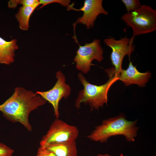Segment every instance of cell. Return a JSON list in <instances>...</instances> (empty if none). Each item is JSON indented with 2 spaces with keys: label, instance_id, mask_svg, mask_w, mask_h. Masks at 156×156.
<instances>
[{
  "label": "cell",
  "instance_id": "6da1fadb",
  "mask_svg": "<svg viewBox=\"0 0 156 156\" xmlns=\"http://www.w3.org/2000/svg\"><path fill=\"white\" fill-rule=\"evenodd\" d=\"M46 101L32 91L17 87L12 95L0 105V112L4 117L13 122H19L29 131L32 130L29 120L30 113L44 105Z\"/></svg>",
  "mask_w": 156,
  "mask_h": 156
},
{
  "label": "cell",
  "instance_id": "7a4b0ae2",
  "mask_svg": "<svg viewBox=\"0 0 156 156\" xmlns=\"http://www.w3.org/2000/svg\"><path fill=\"white\" fill-rule=\"evenodd\" d=\"M137 122L136 120H128L121 115L108 118L96 127L87 137L92 141L104 143L111 137L120 135L125 136L127 141L133 142L138 130Z\"/></svg>",
  "mask_w": 156,
  "mask_h": 156
},
{
  "label": "cell",
  "instance_id": "3957f363",
  "mask_svg": "<svg viewBox=\"0 0 156 156\" xmlns=\"http://www.w3.org/2000/svg\"><path fill=\"white\" fill-rule=\"evenodd\" d=\"M109 79L103 84L99 86L91 84L88 82L81 73L78 74L79 79L83 86V89L80 91L76 100L75 105L78 109L81 104H88L91 110H98L107 102V93L111 86L119 80L114 68L105 70Z\"/></svg>",
  "mask_w": 156,
  "mask_h": 156
},
{
  "label": "cell",
  "instance_id": "277c9868",
  "mask_svg": "<svg viewBox=\"0 0 156 156\" xmlns=\"http://www.w3.org/2000/svg\"><path fill=\"white\" fill-rule=\"evenodd\" d=\"M121 19L132 28L134 38L156 30V11L148 5H141L137 10L125 13Z\"/></svg>",
  "mask_w": 156,
  "mask_h": 156
},
{
  "label": "cell",
  "instance_id": "5b68a950",
  "mask_svg": "<svg viewBox=\"0 0 156 156\" xmlns=\"http://www.w3.org/2000/svg\"><path fill=\"white\" fill-rule=\"evenodd\" d=\"M79 134V130L76 127L56 118L42 137L40 147L46 148L52 143L75 141Z\"/></svg>",
  "mask_w": 156,
  "mask_h": 156
},
{
  "label": "cell",
  "instance_id": "8992f818",
  "mask_svg": "<svg viewBox=\"0 0 156 156\" xmlns=\"http://www.w3.org/2000/svg\"><path fill=\"white\" fill-rule=\"evenodd\" d=\"M103 50L100 44V40L94 39L92 42L79 46L74 61L76 67L83 73L86 74L90 71L92 61L96 60L98 62L103 59Z\"/></svg>",
  "mask_w": 156,
  "mask_h": 156
},
{
  "label": "cell",
  "instance_id": "52a82bcc",
  "mask_svg": "<svg viewBox=\"0 0 156 156\" xmlns=\"http://www.w3.org/2000/svg\"><path fill=\"white\" fill-rule=\"evenodd\" d=\"M134 38L126 37L116 40L110 37L103 40L105 44L112 49L110 59L117 76L122 69V65L124 57L126 55L130 56L135 50L133 44Z\"/></svg>",
  "mask_w": 156,
  "mask_h": 156
},
{
  "label": "cell",
  "instance_id": "ba28073f",
  "mask_svg": "<svg viewBox=\"0 0 156 156\" xmlns=\"http://www.w3.org/2000/svg\"><path fill=\"white\" fill-rule=\"evenodd\" d=\"M57 81L53 87L46 91H36V93L48 101L52 105L54 116L58 118L60 116L59 112V103L62 98L67 99L70 94L71 89L66 83V78L60 70L56 73Z\"/></svg>",
  "mask_w": 156,
  "mask_h": 156
},
{
  "label": "cell",
  "instance_id": "9c48e42d",
  "mask_svg": "<svg viewBox=\"0 0 156 156\" xmlns=\"http://www.w3.org/2000/svg\"><path fill=\"white\" fill-rule=\"evenodd\" d=\"M102 0H85L83 6L80 9L74 8L73 10L83 12L82 16L78 17L74 24L75 27L77 23L85 25L87 29L92 28L97 16L100 14L105 15L108 12L103 8Z\"/></svg>",
  "mask_w": 156,
  "mask_h": 156
},
{
  "label": "cell",
  "instance_id": "30bf717a",
  "mask_svg": "<svg viewBox=\"0 0 156 156\" xmlns=\"http://www.w3.org/2000/svg\"><path fill=\"white\" fill-rule=\"evenodd\" d=\"M151 76V74L148 71L144 73L139 72L131 61L127 68L122 69L118 75L119 80L126 86L135 84L140 87L145 86Z\"/></svg>",
  "mask_w": 156,
  "mask_h": 156
},
{
  "label": "cell",
  "instance_id": "8fae6325",
  "mask_svg": "<svg viewBox=\"0 0 156 156\" xmlns=\"http://www.w3.org/2000/svg\"><path fill=\"white\" fill-rule=\"evenodd\" d=\"M16 39L8 41L0 37V64L8 65L14 62L15 51L19 48Z\"/></svg>",
  "mask_w": 156,
  "mask_h": 156
},
{
  "label": "cell",
  "instance_id": "7c38bea8",
  "mask_svg": "<svg viewBox=\"0 0 156 156\" xmlns=\"http://www.w3.org/2000/svg\"><path fill=\"white\" fill-rule=\"evenodd\" d=\"M45 148L53 152L56 156H77L76 141L52 143Z\"/></svg>",
  "mask_w": 156,
  "mask_h": 156
},
{
  "label": "cell",
  "instance_id": "4fadbf2b",
  "mask_svg": "<svg viewBox=\"0 0 156 156\" xmlns=\"http://www.w3.org/2000/svg\"><path fill=\"white\" fill-rule=\"evenodd\" d=\"M40 4L38 3L30 6H22L19 8L15 15L19 23V27L23 31H28L29 27L30 17L35 9Z\"/></svg>",
  "mask_w": 156,
  "mask_h": 156
},
{
  "label": "cell",
  "instance_id": "5bb4252c",
  "mask_svg": "<svg viewBox=\"0 0 156 156\" xmlns=\"http://www.w3.org/2000/svg\"><path fill=\"white\" fill-rule=\"evenodd\" d=\"M127 12L133 11L138 9L141 5L138 0H122Z\"/></svg>",
  "mask_w": 156,
  "mask_h": 156
},
{
  "label": "cell",
  "instance_id": "9a60e30c",
  "mask_svg": "<svg viewBox=\"0 0 156 156\" xmlns=\"http://www.w3.org/2000/svg\"><path fill=\"white\" fill-rule=\"evenodd\" d=\"M40 4L42 6L38 9H40L44 6L52 3H58L62 6L68 8L70 5L71 1L70 0H40Z\"/></svg>",
  "mask_w": 156,
  "mask_h": 156
},
{
  "label": "cell",
  "instance_id": "2e32d148",
  "mask_svg": "<svg viewBox=\"0 0 156 156\" xmlns=\"http://www.w3.org/2000/svg\"><path fill=\"white\" fill-rule=\"evenodd\" d=\"M14 153L13 149L0 142V156H12Z\"/></svg>",
  "mask_w": 156,
  "mask_h": 156
},
{
  "label": "cell",
  "instance_id": "e0dca14e",
  "mask_svg": "<svg viewBox=\"0 0 156 156\" xmlns=\"http://www.w3.org/2000/svg\"><path fill=\"white\" fill-rule=\"evenodd\" d=\"M36 156H56L53 152L47 148L40 147Z\"/></svg>",
  "mask_w": 156,
  "mask_h": 156
},
{
  "label": "cell",
  "instance_id": "ac0fdd59",
  "mask_svg": "<svg viewBox=\"0 0 156 156\" xmlns=\"http://www.w3.org/2000/svg\"><path fill=\"white\" fill-rule=\"evenodd\" d=\"M18 4H21L22 6H30L40 3L38 0H17Z\"/></svg>",
  "mask_w": 156,
  "mask_h": 156
},
{
  "label": "cell",
  "instance_id": "d6986e66",
  "mask_svg": "<svg viewBox=\"0 0 156 156\" xmlns=\"http://www.w3.org/2000/svg\"><path fill=\"white\" fill-rule=\"evenodd\" d=\"M18 5L17 0H11L8 2V7L9 8H15Z\"/></svg>",
  "mask_w": 156,
  "mask_h": 156
},
{
  "label": "cell",
  "instance_id": "ffe728a7",
  "mask_svg": "<svg viewBox=\"0 0 156 156\" xmlns=\"http://www.w3.org/2000/svg\"><path fill=\"white\" fill-rule=\"evenodd\" d=\"M95 156H113L108 154L105 153V154H99Z\"/></svg>",
  "mask_w": 156,
  "mask_h": 156
}]
</instances>
